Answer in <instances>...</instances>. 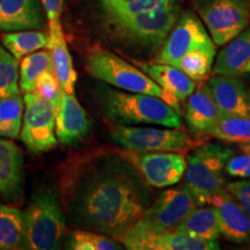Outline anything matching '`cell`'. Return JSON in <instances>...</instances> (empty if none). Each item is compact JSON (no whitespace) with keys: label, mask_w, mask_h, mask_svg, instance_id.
<instances>
[{"label":"cell","mask_w":250,"mask_h":250,"mask_svg":"<svg viewBox=\"0 0 250 250\" xmlns=\"http://www.w3.org/2000/svg\"><path fill=\"white\" fill-rule=\"evenodd\" d=\"M225 189L232 195L250 218V179L226 183Z\"/></svg>","instance_id":"obj_34"},{"label":"cell","mask_w":250,"mask_h":250,"mask_svg":"<svg viewBox=\"0 0 250 250\" xmlns=\"http://www.w3.org/2000/svg\"><path fill=\"white\" fill-rule=\"evenodd\" d=\"M19 93V62L0 45V99Z\"/></svg>","instance_id":"obj_32"},{"label":"cell","mask_w":250,"mask_h":250,"mask_svg":"<svg viewBox=\"0 0 250 250\" xmlns=\"http://www.w3.org/2000/svg\"><path fill=\"white\" fill-rule=\"evenodd\" d=\"M218 213L220 234L234 243L250 242V218L226 189L218 192L210 203Z\"/></svg>","instance_id":"obj_16"},{"label":"cell","mask_w":250,"mask_h":250,"mask_svg":"<svg viewBox=\"0 0 250 250\" xmlns=\"http://www.w3.org/2000/svg\"><path fill=\"white\" fill-rule=\"evenodd\" d=\"M23 249L55 250L61 248L66 223L54 191L43 189L33 196L23 212Z\"/></svg>","instance_id":"obj_4"},{"label":"cell","mask_w":250,"mask_h":250,"mask_svg":"<svg viewBox=\"0 0 250 250\" xmlns=\"http://www.w3.org/2000/svg\"><path fill=\"white\" fill-rule=\"evenodd\" d=\"M217 51L211 50H197L184 55L173 66L180 68L193 81H203L211 73Z\"/></svg>","instance_id":"obj_30"},{"label":"cell","mask_w":250,"mask_h":250,"mask_svg":"<svg viewBox=\"0 0 250 250\" xmlns=\"http://www.w3.org/2000/svg\"><path fill=\"white\" fill-rule=\"evenodd\" d=\"M182 13L181 2L169 7L125 17L104 19L116 39L142 49H160Z\"/></svg>","instance_id":"obj_6"},{"label":"cell","mask_w":250,"mask_h":250,"mask_svg":"<svg viewBox=\"0 0 250 250\" xmlns=\"http://www.w3.org/2000/svg\"><path fill=\"white\" fill-rule=\"evenodd\" d=\"M34 92L51 102L56 110L59 101H61L62 90L55 72H43L36 81V87Z\"/></svg>","instance_id":"obj_33"},{"label":"cell","mask_w":250,"mask_h":250,"mask_svg":"<svg viewBox=\"0 0 250 250\" xmlns=\"http://www.w3.org/2000/svg\"><path fill=\"white\" fill-rule=\"evenodd\" d=\"M116 145L132 152H187L195 147L196 140L180 129L116 125L110 132Z\"/></svg>","instance_id":"obj_8"},{"label":"cell","mask_w":250,"mask_h":250,"mask_svg":"<svg viewBox=\"0 0 250 250\" xmlns=\"http://www.w3.org/2000/svg\"><path fill=\"white\" fill-rule=\"evenodd\" d=\"M98 100L103 115L116 125H161L181 129V114L158 96L101 86Z\"/></svg>","instance_id":"obj_2"},{"label":"cell","mask_w":250,"mask_h":250,"mask_svg":"<svg viewBox=\"0 0 250 250\" xmlns=\"http://www.w3.org/2000/svg\"><path fill=\"white\" fill-rule=\"evenodd\" d=\"M136 65L162 89L179 101H186L188 96L196 88V81L173 65L139 62H136Z\"/></svg>","instance_id":"obj_21"},{"label":"cell","mask_w":250,"mask_h":250,"mask_svg":"<svg viewBox=\"0 0 250 250\" xmlns=\"http://www.w3.org/2000/svg\"><path fill=\"white\" fill-rule=\"evenodd\" d=\"M240 146V149L243 153H247V154H250V140L249 142H246V143H242V144H239Z\"/></svg>","instance_id":"obj_37"},{"label":"cell","mask_w":250,"mask_h":250,"mask_svg":"<svg viewBox=\"0 0 250 250\" xmlns=\"http://www.w3.org/2000/svg\"><path fill=\"white\" fill-rule=\"evenodd\" d=\"M206 83L221 114L250 118V88L240 78L213 74Z\"/></svg>","instance_id":"obj_15"},{"label":"cell","mask_w":250,"mask_h":250,"mask_svg":"<svg viewBox=\"0 0 250 250\" xmlns=\"http://www.w3.org/2000/svg\"><path fill=\"white\" fill-rule=\"evenodd\" d=\"M64 214L74 227L116 237L142 219L153 195L123 153L95 151L67 161L61 179Z\"/></svg>","instance_id":"obj_1"},{"label":"cell","mask_w":250,"mask_h":250,"mask_svg":"<svg viewBox=\"0 0 250 250\" xmlns=\"http://www.w3.org/2000/svg\"><path fill=\"white\" fill-rule=\"evenodd\" d=\"M221 116L208 83L202 81L186 100L184 117L188 127L195 136H208Z\"/></svg>","instance_id":"obj_18"},{"label":"cell","mask_w":250,"mask_h":250,"mask_svg":"<svg viewBox=\"0 0 250 250\" xmlns=\"http://www.w3.org/2000/svg\"><path fill=\"white\" fill-rule=\"evenodd\" d=\"M124 248L130 250H214L218 240L193 239L175 229L156 227L139 219L116 237Z\"/></svg>","instance_id":"obj_9"},{"label":"cell","mask_w":250,"mask_h":250,"mask_svg":"<svg viewBox=\"0 0 250 250\" xmlns=\"http://www.w3.org/2000/svg\"><path fill=\"white\" fill-rule=\"evenodd\" d=\"M41 2H42L46 19H48L49 29L61 26V18L62 13L64 0H41Z\"/></svg>","instance_id":"obj_36"},{"label":"cell","mask_w":250,"mask_h":250,"mask_svg":"<svg viewBox=\"0 0 250 250\" xmlns=\"http://www.w3.org/2000/svg\"><path fill=\"white\" fill-rule=\"evenodd\" d=\"M24 110L19 138L31 153L51 151L57 146L55 107L35 92L24 94Z\"/></svg>","instance_id":"obj_10"},{"label":"cell","mask_w":250,"mask_h":250,"mask_svg":"<svg viewBox=\"0 0 250 250\" xmlns=\"http://www.w3.org/2000/svg\"><path fill=\"white\" fill-rule=\"evenodd\" d=\"M45 21L41 0H0V33L42 30Z\"/></svg>","instance_id":"obj_17"},{"label":"cell","mask_w":250,"mask_h":250,"mask_svg":"<svg viewBox=\"0 0 250 250\" xmlns=\"http://www.w3.org/2000/svg\"><path fill=\"white\" fill-rule=\"evenodd\" d=\"M205 24L192 11H182L169 35L154 58L155 62L173 65L184 55L197 50L217 51Z\"/></svg>","instance_id":"obj_11"},{"label":"cell","mask_w":250,"mask_h":250,"mask_svg":"<svg viewBox=\"0 0 250 250\" xmlns=\"http://www.w3.org/2000/svg\"><path fill=\"white\" fill-rule=\"evenodd\" d=\"M20 90L23 94L35 90L36 81L43 72H55L50 49H42L24 56L20 62Z\"/></svg>","instance_id":"obj_27"},{"label":"cell","mask_w":250,"mask_h":250,"mask_svg":"<svg viewBox=\"0 0 250 250\" xmlns=\"http://www.w3.org/2000/svg\"><path fill=\"white\" fill-rule=\"evenodd\" d=\"M66 245L68 249L73 250H121L124 248L117 240L110 236L81 228L70 233Z\"/></svg>","instance_id":"obj_31"},{"label":"cell","mask_w":250,"mask_h":250,"mask_svg":"<svg viewBox=\"0 0 250 250\" xmlns=\"http://www.w3.org/2000/svg\"><path fill=\"white\" fill-rule=\"evenodd\" d=\"M55 133L62 145H73L83 140L89 132L88 115L74 93L62 92L61 101L55 110Z\"/></svg>","instance_id":"obj_14"},{"label":"cell","mask_w":250,"mask_h":250,"mask_svg":"<svg viewBox=\"0 0 250 250\" xmlns=\"http://www.w3.org/2000/svg\"><path fill=\"white\" fill-rule=\"evenodd\" d=\"M23 212L12 205H0V250L23 249Z\"/></svg>","instance_id":"obj_26"},{"label":"cell","mask_w":250,"mask_h":250,"mask_svg":"<svg viewBox=\"0 0 250 250\" xmlns=\"http://www.w3.org/2000/svg\"><path fill=\"white\" fill-rule=\"evenodd\" d=\"M208 136L225 143L242 144L250 140V118L223 115Z\"/></svg>","instance_id":"obj_29"},{"label":"cell","mask_w":250,"mask_h":250,"mask_svg":"<svg viewBox=\"0 0 250 250\" xmlns=\"http://www.w3.org/2000/svg\"><path fill=\"white\" fill-rule=\"evenodd\" d=\"M23 154L12 140L0 137V195L14 197L22 191Z\"/></svg>","instance_id":"obj_20"},{"label":"cell","mask_w":250,"mask_h":250,"mask_svg":"<svg viewBox=\"0 0 250 250\" xmlns=\"http://www.w3.org/2000/svg\"><path fill=\"white\" fill-rule=\"evenodd\" d=\"M24 110L21 94L0 99V137L17 139L20 136Z\"/></svg>","instance_id":"obj_28"},{"label":"cell","mask_w":250,"mask_h":250,"mask_svg":"<svg viewBox=\"0 0 250 250\" xmlns=\"http://www.w3.org/2000/svg\"><path fill=\"white\" fill-rule=\"evenodd\" d=\"M104 19L125 17L159 11L173 6L180 0H96Z\"/></svg>","instance_id":"obj_25"},{"label":"cell","mask_w":250,"mask_h":250,"mask_svg":"<svg viewBox=\"0 0 250 250\" xmlns=\"http://www.w3.org/2000/svg\"><path fill=\"white\" fill-rule=\"evenodd\" d=\"M225 171L233 177L250 179V154H233L228 159Z\"/></svg>","instance_id":"obj_35"},{"label":"cell","mask_w":250,"mask_h":250,"mask_svg":"<svg viewBox=\"0 0 250 250\" xmlns=\"http://www.w3.org/2000/svg\"><path fill=\"white\" fill-rule=\"evenodd\" d=\"M234 149L219 143H206L187 156L184 184L197 204H208L213 197L225 189V167Z\"/></svg>","instance_id":"obj_5"},{"label":"cell","mask_w":250,"mask_h":250,"mask_svg":"<svg viewBox=\"0 0 250 250\" xmlns=\"http://www.w3.org/2000/svg\"><path fill=\"white\" fill-rule=\"evenodd\" d=\"M177 232L187 234L193 239L215 241L220 237L218 213L211 204L198 205L175 228Z\"/></svg>","instance_id":"obj_23"},{"label":"cell","mask_w":250,"mask_h":250,"mask_svg":"<svg viewBox=\"0 0 250 250\" xmlns=\"http://www.w3.org/2000/svg\"><path fill=\"white\" fill-rule=\"evenodd\" d=\"M197 206L195 197L186 184L168 187L152 202L142 219L153 226L175 229Z\"/></svg>","instance_id":"obj_13"},{"label":"cell","mask_w":250,"mask_h":250,"mask_svg":"<svg viewBox=\"0 0 250 250\" xmlns=\"http://www.w3.org/2000/svg\"><path fill=\"white\" fill-rule=\"evenodd\" d=\"M192 5L217 46L250 24V0H192Z\"/></svg>","instance_id":"obj_7"},{"label":"cell","mask_w":250,"mask_h":250,"mask_svg":"<svg viewBox=\"0 0 250 250\" xmlns=\"http://www.w3.org/2000/svg\"><path fill=\"white\" fill-rule=\"evenodd\" d=\"M223 46L215 55L213 74L236 78L250 74V24Z\"/></svg>","instance_id":"obj_19"},{"label":"cell","mask_w":250,"mask_h":250,"mask_svg":"<svg viewBox=\"0 0 250 250\" xmlns=\"http://www.w3.org/2000/svg\"><path fill=\"white\" fill-rule=\"evenodd\" d=\"M123 154L131 161L149 187H173L182 180L187 159L181 152H132Z\"/></svg>","instance_id":"obj_12"},{"label":"cell","mask_w":250,"mask_h":250,"mask_svg":"<svg viewBox=\"0 0 250 250\" xmlns=\"http://www.w3.org/2000/svg\"><path fill=\"white\" fill-rule=\"evenodd\" d=\"M86 68L93 77L98 78L114 88L124 92L158 96L181 114L179 100L162 89L139 67L133 66L108 50L103 48L89 50L86 57Z\"/></svg>","instance_id":"obj_3"},{"label":"cell","mask_w":250,"mask_h":250,"mask_svg":"<svg viewBox=\"0 0 250 250\" xmlns=\"http://www.w3.org/2000/svg\"><path fill=\"white\" fill-rule=\"evenodd\" d=\"M2 46L20 62L24 56L42 49H50L51 37L49 33L41 30H21L4 33L1 35Z\"/></svg>","instance_id":"obj_24"},{"label":"cell","mask_w":250,"mask_h":250,"mask_svg":"<svg viewBox=\"0 0 250 250\" xmlns=\"http://www.w3.org/2000/svg\"><path fill=\"white\" fill-rule=\"evenodd\" d=\"M49 34L51 37L50 51H51L52 62H54V70L61 88L65 93H74L78 76L73 67L62 24L49 29Z\"/></svg>","instance_id":"obj_22"}]
</instances>
